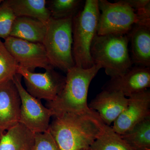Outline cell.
I'll list each match as a JSON object with an SVG mask.
<instances>
[{
    "instance_id": "cell-1",
    "label": "cell",
    "mask_w": 150,
    "mask_h": 150,
    "mask_svg": "<svg viewBox=\"0 0 150 150\" xmlns=\"http://www.w3.org/2000/svg\"><path fill=\"white\" fill-rule=\"evenodd\" d=\"M54 117L48 130L61 150L88 149L104 123L99 115L65 113Z\"/></svg>"
},
{
    "instance_id": "cell-2",
    "label": "cell",
    "mask_w": 150,
    "mask_h": 150,
    "mask_svg": "<svg viewBox=\"0 0 150 150\" xmlns=\"http://www.w3.org/2000/svg\"><path fill=\"white\" fill-rule=\"evenodd\" d=\"M101 69L96 64L87 69L75 66L67 72L63 89L54 100L47 102L54 116L65 113L98 115L89 108L87 97L91 83Z\"/></svg>"
},
{
    "instance_id": "cell-3",
    "label": "cell",
    "mask_w": 150,
    "mask_h": 150,
    "mask_svg": "<svg viewBox=\"0 0 150 150\" xmlns=\"http://www.w3.org/2000/svg\"><path fill=\"white\" fill-rule=\"evenodd\" d=\"M128 35H97L91 48L94 64L103 68L111 79L126 74L133 65L129 54Z\"/></svg>"
},
{
    "instance_id": "cell-4",
    "label": "cell",
    "mask_w": 150,
    "mask_h": 150,
    "mask_svg": "<svg viewBox=\"0 0 150 150\" xmlns=\"http://www.w3.org/2000/svg\"><path fill=\"white\" fill-rule=\"evenodd\" d=\"M100 15L98 0H86L83 8L73 18L72 52L76 67L87 69L94 65L91 48L97 35Z\"/></svg>"
},
{
    "instance_id": "cell-5",
    "label": "cell",
    "mask_w": 150,
    "mask_h": 150,
    "mask_svg": "<svg viewBox=\"0 0 150 150\" xmlns=\"http://www.w3.org/2000/svg\"><path fill=\"white\" fill-rule=\"evenodd\" d=\"M73 18H51L42 44L50 64L66 73L75 66L73 57Z\"/></svg>"
},
{
    "instance_id": "cell-6",
    "label": "cell",
    "mask_w": 150,
    "mask_h": 150,
    "mask_svg": "<svg viewBox=\"0 0 150 150\" xmlns=\"http://www.w3.org/2000/svg\"><path fill=\"white\" fill-rule=\"evenodd\" d=\"M100 15L97 35H128L139 22L137 14L126 0L111 3L98 1Z\"/></svg>"
},
{
    "instance_id": "cell-7",
    "label": "cell",
    "mask_w": 150,
    "mask_h": 150,
    "mask_svg": "<svg viewBox=\"0 0 150 150\" xmlns=\"http://www.w3.org/2000/svg\"><path fill=\"white\" fill-rule=\"evenodd\" d=\"M21 77L17 74L13 79L21 99L19 122L35 134L48 131L50 119L54 116V113L51 109L44 106L40 100L32 96L26 91L22 84Z\"/></svg>"
},
{
    "instance_id": "cell-8",
    "label": "cell",
    "mask_w": 150,
    "mask_h": 150,
    "mask_svg": "<svg viewBox=\"0 0 150 150\" xmlns=\"http://www.w3.org/2000/svg\"><path fill=\"white\" fill-rule=\"evenodd\" d=\"M54 68H49L44 73H35L18 66L17 74L23 77L25 90L30 95L40 100L51 102L62 91L66 81V76L56 72Z\"/></svg>"
},
{
    "instance_id": "cell-9",
    "label": "cell",
    "mask_w": 150,
    "mask_h": 150,
    "mask_svg": "<svg viewBox=\"0 0 150 150\" xmlns=\"http://www.w3.org/2000/svg\"><path fill=\"white\" fill-rule=\"evenodd\" d=\"M6 48L19 67L33 72L37 68L47 69L52 67L41 43H33L11 36L5 39Z\"/></svg>"
},
{
    "instance_id": "cell-10",
    "label": "cell",
    "mask_w": 150,
    "mask_h": 150,
    "mask_svg": "<svg viewBox=\"0 0 150 150\" xmlns=\"http://www.w3.org/2000/svg\"><path fill=\"white\" fill-rule=\"evenodd\" d=\"M150 117V91L147 89L129 98L127 107L113 122L112 128L121 135Z\"/></svg>"
},
{
    "instance_id": "cell-11",
    "label": "cell",
    "mask_w": 150,
    "mask_h": 150,
    "mask_svg": "<svg viewBox=\"0 0 150 150\" xmlns=\"http://www.w3.org/2000/svg\"><path fill=\"white\" fill-rule=\"evenodd\" d=\"M150 86V68L136 66L121 76L111 79L103 89L120 92L130 97Z\"/></svg>"
},
{
    "instance_id": "cell-12",
    "label": "cell",
    "mask_w": 150,
    "mask_h": 150,
    "mask_svg": "<svg viewBox=\"0 0 150 150\" xmlns=\"http://www.w3.org/2000/svg\"><path fill=\"white\" fill-rule=\"evenodd\" d=\"M21 99L13 80L0 83V130L5 131L19 123Z\"/></svg>"
},
{
    "instance_id": "cell-13",
    "label": "cell",
    "mask_w": 150,
    "mask_h": 150,
    "mask_svg": "<svg viewBox=\"0 0 150 150\" xmlns=\"http://www.w3.org/2000/svg\"><path fill=\"white\" fill-rule=\"evenodd\" d=\"M129 98L122 93L103 90L89 105L90 109L96 112L103 122L110 126L127 107Z\"/></svg>"
},
{
    "instance_id": "cell-14",
    "label": "cell",
    "mask_w": 150,
    "mask_h": 150,
    "mask_svg": "<svg viewBox=\"0 0 150 150\" xmlns=\"http://www.w3.org/2000/svg\"><path fill=\"white\" fill-rule=\"evenodd\" d=\"M128 35L133 64L150 68V26L134 25Z\"/></svg>"
},
{
    "instance_id": "cell-15",
    "label": "cell",
    "mask_w": 150,
    "mask_h": 150,
    "mask_svg": "<svg viewBox=\"0 0 150 150\" xmlns=\"http://www.w3.org/2000/svg\"><path fill=\"white\" fill-rule=\"evenodd\" d=\"M35 134L19 122L3 132L0 138V150H32Z\"/></svg>"
},
{
    "instance_id": "cell-16",
    "label": "cell",
    "mask_w": 150,
    "mask_h": 150,
    "mask_svg": "<svg viewBox=\"0 0 150 150\" xmlns=\"http://www.w3.org/2000/svg\"><path fill=\"white\" fill-rule=\"evenodd\" d=\"M46 31V24L36 19L17 17L12 26L10 36L33 43H42Z\"/></svg>"
},
{
    "instance_id": "cell-17",
    "label": "cell",
    "mask_w": 150,
    "mask_h": 150,
    "mask_svg": "<svg viewBox=\"0 0 150 150\" xmlns=\"http://www.w3.org/2000/svg\"><path fill=\"white\" fill-rule=\"evenodd\" d=\"M16 17L36 19L47 24L51 18L45 0H7Z\"/></svg>"
},
{
    "instance_id": "cell-18",
    "label": "cell",
    "mask_w": 150,
    "mask_h": 150,
    "mask_svg": "<svg viewBox=\"0 0 150 150\" xmlns=\"http://www.w3.org/2000/svg\"><path fill=\"white\" fill-rule=\"evenodd\" d=\"M90 150H134L112 127L103 124L101 132Z\"/></svg>"
},
{
    "instance_id": "cell-19",
    "label": "cell",
    "mask_w": 150,
    "mask_h": 150,
    "mask_svg": "<svg viewBox=\"0 0 150 150\" xmlns=\"http://www.w3.org/2000/svg\"><path fill=\"white\" fill-rule=\"evenodd\" d=\"M120 136L134 150H150V117Z\"/></svg>"
},
{
    "instance_id": "cell-20",
    "label": "cell",
    "mask_w": 150,
    "mask_h": 150,
    "mask_svg": "<svg viewBox=\"0 0 150 150\" xmlns=\"http://www.w3.org/2000/svg\"><path fill=\"white\" fill-rule=\"evenodd\" d=\"M81 0H51L47 1L51 17L56 19L73 18L83 8Z\"/></svg>"
},
{
    "instance_id": "cell-21",
    "label": "cell",
    "mask_w": 150,
    "mask_h": 150,
    "mask_svg": "<svg viewBox=\"0 0 150 150\" xmlns=\"http://www.w3.org/2000/svg\"><path fill=\"white\" fill-rule=\"evenodd\" d=\"M18 65L0 38V83L13 79Z\"/></svg>"
},
{
    "instance_id": "cell-22",
    "label": "cell",
    "mask_w": 150,
    "mask_h": 150,
    "mask_svg": "<svg viewBox=\"0 0 150 150\" xmlns=\"http://www.w3.org/2000/svg\"><path fill=\"white\" fill-rule=\"evenodd\" d=\"M7 1H3L0 5V38L9 37L12 26L16 18Z\"/></svg>"
},
{
    "instance_id": "cell-23",
    "label": "cell",
    "mask_w": 150,
    "mask_h": 150,
    "mask_svg": "<svg viewBox=\"0 0 150 150\" xmlns=\"http://www.w3.org/2000/svg\"><path fill=\"white\" fill-rule=\"evenodd\" d=\"M32 150H61L49 131L35 133Z\"/></svg>"
},
{
    "instance_id": "cell-24",
    "label": "cell",
    "mask_w": 150,
    "mask_h": 150,
    "mask_svg": "<svg viewBox=\"0 0 150 150\" xmlns=\"http://www.w3.org/2000/svg\"><path fill=\"white\" fill-rule=\"evenodd\" d=\"M4 132V131H1V130H0V138H1V136L3 132Z\"/></svg>"
},
{
    "instance_id": "cell-25",
    "label": "cell",
    "mask_w": 150,
    "mask_h": 150,
    "mask_svg": "<svg viewBox=\"0 0 150 150\" xmlns=\"http://www.w3.org/2000/svg\"><path fill=\"white\" fill-rule=\"evenodd\" d=\"M3 1H1V0H0V4Z\"/></svg>"
},
{
    "instance_id": "cell-26",
    "label": "cell",
    "mask_w": 150,
    "mask_h": 150,
    "mask_svg": "<svg viewBox=\"0 0 150 150\" xmlns=\"http://www.w3.org/2000/svg\"><path fill=\"white\" fill-rule=\"evenodd\" d=\"M82 150H90V149H88Z\"/></svg>"
}]
</instances>
